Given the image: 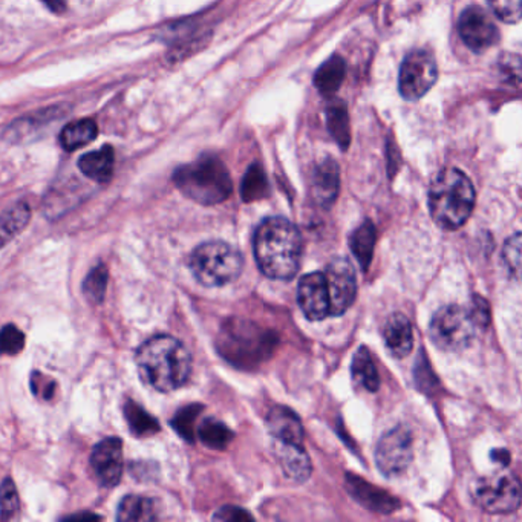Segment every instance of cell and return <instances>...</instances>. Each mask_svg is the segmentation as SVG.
<instances>
[{
  "instance_id": "cell-9",
  "label": "cell",
  "mask_w": 522,
  "mask_h": 522,
  "mask_svg": "<svg viewBox=\"0 0 522 522\" xmlns=\"http://www.w3.org/2000/svg\"><path fill=\"white\" fill-rule=\"evenodd\" d=\"M438 78V67L433 54L417 49L404 57L400 68V94L406 100L415 101L427 94Z\"/></svg>"
},
{
  "instance_id": "cell-30",
  "label": "cell",
  "mask_w": 522,
  "mask_h": 522,
  "mask_svg": "<svg viewBox=\"0 0 522 522\" xmlns=\"http://www.w3.org/2000/svg\"><path fill=\"white\" fill-rule=\"evenodd\" d=\"M110 273L105 264H97L83 280V295L90 304H101L108 290Z\"/></svg>"
},
{
  "instance_id": "cell-29",
  "label": "cell",
  "mask_w": 522,
  "mask_h": 522,
  "mask_svg": "<svg viewBox=\"0 0 522 522\" xmlns=\"http://www.w3.org/2000/svg\"><path fill=\"white\" fill-rule=\"evenodd\" d=\"M198 438L204 446L223 451L232 443L233 433L216 418H205L198 427Z\"/></svg>"
},
{
  "instance_id": "cell-5",
  "label": "cell",
  "mask_w": 522,
  "mask_h": 522,
  "mask_svg": "<svg viewBox=\"0 0 522 522\" xmlns=\"http://www.w3.org/2000/svg\"><path fill=\"white\" fill-rule=\"evenodd\" d=\"M275 334L243 318H230L218 336V351L225 360L239 368L261 365L275 351Z\"/></svg>"
},
{
  "instance_id": "cell-11",
  "label": "cell",
  "mask_w": 522,
  "mask_h": 522,
  "mask_svg": "<svg viewBox=\"0 0 522 522\" xmlns=\"http://www.w3.org/2000/svg\"><path fill=\"white\" fill-rule=\"evenodd\" d=\"M323 275L327 279L329 296V316H342L356 300V270L345 257H336L328 264Z\"/></svg>"
},
{
  "instance_id": "cell-12",
  "label": "cell",
  "mask_w": 522,
  "mask_h": 522,
  "mask_svg": "<svg viewBox=\"0 0 522 522\" xmlns=\"http://www.w3.org/2000/svg\"><path fill=\"white\" fill-rule=\"evenodd\" d=\"M460 33L465 47L474 53H485L499 40V31L492 16L481 6H467L458 20Z\"/></svg>"
},
{
  "instance_id": "cell-41",
  "label": "cell",
  "mask_w": 522,
  "mask_h": 522,
  "mask_svg": "<svg viewBox=\"0 0 522 522\" xmlns=\"http://www.w3.org/2000/svg\"><path fill=\"white\" fill-rule=\"evenodd\" d=\"M54 13H63L67 8V2L65 0H43Z\"/></svg>"
},
{
  "instance_id": "cell-24",
  "label": "cell",
  "mask_w": 522,
  "mask_h": 522,
  "mask_svg": "<svg viewBox=\"0 0 522 522\" xmlns=\"http://www.w3.org/2000/svg\"><path fill=\"white\" fill-rule=\"evenodd\" d=\"M97 133H99V129L94 120H77V121L67 124V128L63 129L60 133V142L68 152H72L94 141Z\"/></svg>"
},
{
  "instance_id": "cell-28",
  "label": "cell",
  "mask_w": 522,
  "mask_h": 522,
  "mask_svg": "<svg viewBox=\"0 0 522 522\" xmlns=\"http://www.w3.org/2000/svg\"><path fill=\"white\" fill-rule=\"evenodd\" d=\"M124 418L128 422L130 433L137 437H149V435L160 433V424L157 420L132 400H128L124 403Z\"/></svg>"
},
{
  "instance_id": "cell-8",
  "label": "cell",
  "mask_w": 522,
  "mask_h": 522,
  "mask_svg": "<svg viewBox=\"0 0 522 522\" xmlns=\"http://www.w3.org/2000/svg\"><path fill=\"white\" fill-rule=\"evenodd\" d=\"M472 496L478 507L492 515L517 512L521 504V485L513 474L495 472L475 481Z\"/></svg>"
},
{
  "instance_id": "cell-6",
  "label": "cell",
  "mask_w": 522,
  "mask_h": 522,
  "mask_svg": "<svg viewBox=\"0 0 522 522\" xmlns=\"http://www.w3.org/2000/svg\"><path fill=\"white\" fill-rule=\"evenodd\" d=\"M244 257L236 247L223 241L201 244L190 255L189 266L196 280L204 287H224L237 279Z\"/></svg>"
},
{
  "instance_id": "cell-19",
  "label": "cell",
  "mask_w": 522,
  "mask_h": 522,
  "mask_svg": "<svg viewBox=\"0 0 522 522\" xmlns=\"http://www.w3.org/2000/svg\"><path fill=\"white\" fill-rule=\"evenodd\" d=\"M340 189V173L334 160L328 158L316 167L313 176L314 200L322 207H331Z\"/></svg>"
},
{
  "instance_id": "cell-37",
  "label": "cell",
  "mask_w": 522,
  "mask_h": 522,
  "mask_svg": "<svg viewBox=\"0 0 522 522\" xmlns=\"http://www.w3.org/2000/svg\"><path fill=\"white\" fill-rule=\"evenodd\" d=\"M469 311L476 328H487L490 322V308L487 300L480 296H474L470 302Z\"/></svg>"
},
{
  "instance_id": "cell-38",
  "label": "cell",
  "mask_w": 522,
  "mask_h": 522,
  "mask_svg": "<svg viewBox=\"0 0 522 522\" xmlns=\"http://www.w3.org/2000/svg\"><path fill=\"white\" fill-rule=\"evenodd\" d=\"M214 519H216V521H253V517L244 508L225 506V507L219 508L218 512L214 513Z\"/></svg>"
},
{
  "instance_id": "cell-7",
  "label": "cell",
  "mask_w": 522,
  "mask_h": 522,
  "mask_svg": "<svg viewBox=\"0 0 522 522\" xmlns=\"http://www.w3.org/2000/svg\"><path fill=\"white\" fill-rule=\"evenodd\" d=\"M431 338L443 351H463L474 342L476 325L469 308L460 305H446L433 314Z\"/></svg>"
},
{
  "instance_id": "cell-15",
  "label": "cell",
  "mask_w": 522,
  "mask_h": 522,
  "mask_svg": "<svg viewBox=\"0 0 522 522\" xmlns=\"http://www.w3.org/2000/svg\"><path fill=\"white\" fill-rule=\"evenodd\" d=\"M266 426L276 442L304 444V426L299 415L285 406H275L266 415Z\"/></svg>"
},
{
  "instance_id": "cell-4",
  "label": "cell",
  "mask_w": 522,
  "mask_h": 522,
  "mask_svg": "<svg viewBox=\"0 0 522 522\" xmlns=\"http://www.w3.org/2000/svg\"><path fill=\"white\" fill-rule=\"evenodd\" d=\"M173 183L183 195L198 204L214 205L232 195L230 172L218 157L204 155L176 169Z\"/></svg>"
},
{
  "instance_id": "cell-25",
  "label": "cell",
  "mask_w": 522,
  "mask_h": 522,
  "mask_svg": "<svg viewBox=\"0 0 522 522\" xmlns=\"http://www.w3.org/2000/svg\"><path fill=\"white\" fill-rule=\"evenodd\" d=\"M328 130L336 140L342 151H347L351 142V129L348 117L347 105L342 101H334L327 108Z\"/></svg>"
},
{
  "instance_id": "cell-26",
  "label": "cell",
  "mask_w": 522,
  "mask_h": 522,
  "mask_svg": "<svg viewBox=\"0 0 522 522\" xmlns=\"http://www.w3.org/2000/svg\"><path fill=\"white\" fill-rule=\"evenodd\" d=\"M352 377L357 385L363 388V390L375 392L379 390L380 377L375 368L374 360L371 357V352L368 348H359V351L354 356L352 360Z\"/></svg>"
},
{
  "instance_id": "cell-27",
  "label": "cell",
  "mask_w": 522,
  "mask_h": 522,
  "mask_svg": "<svg viewBox=\"0 0 522 522\" xmlns=\"http://www.w3.org/2000/svg\"><path fill=\"white\" fill-rule=\"evenodd\" d=\"M350 247L361 268L366 270L372 261L375 247V227L371 221H365L360 227L356 228V232L352 233Z\"/></svg>"
},
{
  "instance_id": "cell-13",
  "label": "cell",
  "mask_w": 522,
  "mask_h": 522,
  "mask_svg": "<svg viewBox=\"0 0 522 522\" xmlns=\"http://www.w3.org/2000/svg\"><path fill=\"white\" fill-rule=\"evenodd\" d=\"M90 465L101 485L115 487L123 476V442L110 437L99 443L90 455Z\"/></svg>"
},
{
  "instance_id": "cell-20",
  "label": "cell",
  "mask_w": 522,
  "mask_h": 522,
  "mask_svg": "<svg viewBox=\"0 0 522 522\" xmlns=\"http://www.w3.org/2000/svg\"><path fill=\"white\" fill-rule=\"evenodd\" d=\"M117 519L121 522L157 521V503L155 499L141 495H128L119 504Z\"/></svg>"
},
{
  "instance_id": "cell-36",
  "label": "cell",
  "mask_w": 522,
  "mask_h": 522,
  "mask_svg": "<svg viewBox=\"0 0 522 522\" xmlns=\"http://www.w3.org/2000/svg\"><path fill=\"white\" fill-rule=\"evenodd\" d=\"M489 5L506 24H517L521 19V0H489Z\"/></svg>"
},
{
  "instance_id": "cell-33",
  "label": "cell",
  "mask_w": 522,
  "mask_h": 522,
  "mask_svg": "<svg viewBox=\"0 0 522 522\" xmlns=\"http://www.w3.org/2000/svg\"><path fill=\"white\" fill-rule=\"evenodd\" d=\"M200 411L201 406L198 404H190V406H185V408L178 411L175 418L172 420V427L180 433L181 437L189 440V442H192L195 437V423L196 418L200 415Z\"/></svg>"
},
{
  "instance_id": "cell-1",
  "label": "cell",
  "mask_w": 522,
  "mask_h": 522,
  "mask_svg": "<svg viewBox=\"0 0 522 522\" xmlns=\"http://www.w3.org/2000/svg\"><path fill=\"white\" fill-rule=\"evenodd\" d=\"M259 270L276 280H290L298 275L302 259L299 228L288 219L273 216L259 224L253 239Z\"/></svg>"
},
{
  "instance_id": "cell-10",
  "label": "cell",
  "mask_w": 522,
  "mask_h": 522,
  "mask_svg": "<svg viewBox=\"0 0 522 522\" xmlns=\"http://www.w3.org/2000/svg\"><path fill=\"white\" fill-rule=\"evenodd\" d=\"M413 458L412 435L404 426L391 429L375 447V463L385 476H399Z\"/></svg>"
},
{
  "instance_id": "cell-17",
  "label": "cell",
  "mask_w": 522,
  "mask_h": 522,
  "mask_svg": "<svg viewBox=\"0 0 522 522\" xmlns=\"http://www.w3.org/2000/svg\"><path fill=\"white\" fill-rule=\"evenodd\" d=\"M275 454L287 478L296 483H304L311 476L313 467H311L308 454L305 452L304 444L277 442Z\"/></svg>"
},
{
  "instance_id": "cell-23",
  "label": "cell",
  "mask_w": 522,
  "mask_h": 522,
  "mask_svg": "<svg viewBox=\"0 0 522 522\" xmlns=\"http://www.w3.org/2000/svg\"><path fill=\"white\" fill-rule=\"evenodd\" d=\"M31 221V209L26 203H17L0 214V248L5 247L24 232Z\"/></svg>"
},
{
  "instance_id": "cell-16",
  "label": "cell",
  "mask_w": 522,
  "mask_h": 522,
  "mask_svg": "<svg viewBox=\"0 0 522 522\" xmlns=\"http://www.w3.org/2000/svg\"><path fill=\"white\" fill-rule=\"evenodd\" d=\"M347 487L354 499L359 501L363 507L370 508L371 512L391 513L400 506L399 501L394 496H391L388 492L377 489L375 485L366 483L354 475H348Z\"/></svg>"
},
{
  "instance_id": "cell-40",
  "label": "cell",
  "mask_w": 522,
  "mask_h": 522,
  "mask_svg": "<svg viewBox=\"0 0 522 522\" xmlns=\"http://www.w3.org/2000/svg\"><path fill=\"white\" fill-rule=\"evenodd\" d=\"M492 460L501 465H507L510 463V454L506 449H495L492 452Z\"/></svg>"
},
{
  "instance_id": "cell-22",
  "label": "cell",
  "mask_w": 522,
  "mask_h": 522,
  "mask_svg": "<svg viewBox=\"0 0 522 522\" xmlns=\"http://www.w3.org/2000/svg\"><path fill=\"white\" fill-rule=\"evenodd\" d=\"M347 77V63L340 56H332L314 74V86L323 97L336 94Z\"/></svg>"
},
{
  "instance_id": "cell-32",
  "label": "cell",
  "mask_w": 522,
  "mask_h": 522,
  "mask_svg": "<svg viewBox=\"0 0 522 522\" xmlns=\"http://www.w3.org/2000/svg\"><path fill=\"white\" fill-rule=\"evenodd\" d=\"M20 515V498L15 481L11 478L0 483V519L15 521Z\"/></svg>"
},
{
  "instance_id": "cell-21",
  "label": "cell",
  "mask_w": 522,
  "mask_h": 522,
  "mask_svg": "<svg viewBox=\"0 0 522 522\" xmlns=\"http://www.w3.org/2000/svg\"><path fill=\"white\" fill-rule=\"evenodd\" d=\"M78 169L97 183H108L114 175V149L110 146L86 153L78 160Z\"/></svg>"
},
{
  "instance_id": "cell-14",
  "label": "cell",
  "mask_w": 522,
  "mask_h": 522,
  "mask_svg": "<svg viewBox=\"0 0 522 522\" xmlns=\"http://www.w3.org/2000/svg\"><path fill=\"white\" fill-rule=\"evenodd\" d=\"M298 300L300 309L309 320L318 322L329 318V296L325 275L320 271L305 275L299 282Z\"/></svg>"
},
{
  "instance_id": "cell-31",
  "label": "cell",
  "mask_w": 522,
  "mask_h": 522,
  "mask_svg": "<svg viewBox=\"0 0 522 522\" xmlns=\"http://www.w3.org/2000/svg\"><path fill=\"white\" fill-rule=\"evenodd\" d=\"M241 193H243V200L245 203L262 200L268 195V181H266V173L259 164H253L248 169L247 173L244 176Z\"/></svg>"
},
{
  "instance_id": "cell-42",
  "label": "cell",
  "mask_w": 522,
  "mask_h": 522,
  "mask_svg": "<svg viewBox=\"0 0 522 522\" xmlns=\"http://www.w3.org/2000/svg\"><path fill=\"white\" fill-rule=\"evenodd\" d=\"M67 519H101V517L95 515V513H81V515H72V517H68Z\"/></svg>"
},
{
  "instance_id": "cell-35",
  "label": "cell",
  "mask_w": 522,
  "mask_h": 522,
  "mask_svg": "<svg viewBox=\"0 0 522 522\" xmlns=\"http://www.w3.org/2000/svg\"><path fill=\"white\" fill-rule=\"evenodd\" d=\"M503 261L510 276L517 279L521 270V233L517 232L512 237H508L504 245Z\"/></svg>"
},
{
  "instance_id": "cell-2",
  "label": "cell",
  "mask_w": 522,
  "mask_h": 522,
  "mask_svg": "<svg viewBox=\"0 0 522 522\" xmlns=\"http://www.w3.org/2000/svg\"><path fill=\"white\" fill-rule=\"evenodd\" d=\"M142 381L160 392L180 390L192 372V357L184 343L172 336H155L135 352Z\"/></svg>"
},
{
  "instance_id": "cell-3",
  "label": "cell",
  "mask_w": 522,
  "mask_h": 522,
  "mask_svg": "<svg viewBox=\"0 0 522 522\" xmlns=\"http://www.w3.org/2000/svg\"><path fill=\"white\" fill-rule=\"evenodd\" d=\"M475 187L469 176L455 167L440 172L429 189V210L444 230L463 227L475 209Z\"/></svg>"
},
{
  "instance_id": "cell-34",
  "label": "cell",
  "mask_w": 522,
  "mask_h": 522,
  "mask_svg": "<svg viewBox=\"0 0 522 522\" xmlns=\"http://www.w3.org/2000/svg\"><path fill=\"white\" fill-rule=\"evenodd\" d=\"M26 338L16 325H5L0 329V356H16L24 351Z\"/></svg>"
},
{
  "instance_id": "cell-39",
  "label": "cell",
  "mask_w": 522,
  "mask_h": 522,
  "mask_svg": "<svg viewBox=\"0 0 522 522\" xmlns=\"http://www.w3.org/2000/svg\"><path fill=\"white\" fill-rule=\"evenodd\" d=\"M31 386H33V390L40 388L38 391H34L38 397L47 400L53 399L54 391H56L53 380H47V383H43V374H34Z\"/></svg>"
},
{
  "instance_id": "cell-18",
  "label": "cell",
  "mask_w": 522,
  "mask_h": 522,
  "mask_svg": "<svg viewBox=\"0 0 522 522\" xmlns=\"http://www.w3.org/2000/svg\"><path fill=\"white\" fill-rule=\"evenodd\" d=\"M383 339L392 356L403 359L409 356L413 347L412 325L402 313H395L386 320L383 327Z\"/></svg>"
}]
</instances>
